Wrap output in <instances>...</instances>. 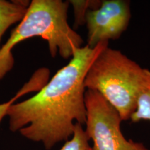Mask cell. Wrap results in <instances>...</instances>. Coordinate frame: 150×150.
I'll list each match as a JSON object with an SVG mask.
<instances>
[{
  "mask_svg": "<svg viewBox=\"0 0 150 150\" xmlns=\"http://www.w3.org/2000/svg\"><path fill=\"white\" fill-rule=\"evenodd\" d=\"M84 85L86 89L98 92L117 110L122 120H128L140 96L150 88V70L107 46L92 63Z\"/></svg>",
  "mask_w": 150,
  "mask_h": 150,
  "instance_id": "3957f363",
  "label": "cell"
},
{
  "mask_svg": "<svg viewBox=\"0 0 150 150\" xmlns=\"http://www.w3.org/2000/svg\"><path fill=\"white\" fill-rule=\"evenodd\" d=\"M89 140L82 125L76 123L71 139L67 140L59 150H92Z\"/></svg>",
  "mask_w": 150,
  "mask_h": 150,
  "instance_id": "ba28073f",
  "label": "cell"
},
{
  "mask_svg": "<svg viewBox=\"0 0 150 150\" xmlns=\"http://www.w3.org/2000/svg\"><path fill=\"white\" fill-rule=\"evenodd\" d=\"M30 4L29 1L0 0V44L7 29L23 19ZM0 45V49H1Z\"/></svg>",
  "mask_w": 150,
  "mask_h": 150,
  "instance_id": "8992f818",
  "label": "cell"
},
{
  "mask_svg": "<svg viewBox=\"0 0 150 150\" xmlns=\"http://www.w3.org/2000/svg\"><path fill=\"white\" fill-rule=\"evenodd\" d=\"M70 4L72 6L74 13V28L86 24V15L90 11L100 6L102 1L99 0H71Z\"/></svg>",
  "mask_w": 150,
  "mask_h": 150,
  "instance_id": "52a82bcc",
  "label": "cell"
},
{
  "mask_svg": "<svg viewBox=\"0 0 150 150\" xmlns=\"http://www.w3.org/2000/svg\"><path fill=\"white\" fill-rule=\"evenodd\" d=\"M85 131L92 150H148L141 142L127 140L121 131L120 115L98 92L86 89Z\"/></svg>",
  "mask_w": 150,
  "mask_h": 150,
  "instance_id": "277c9868",
  "label": "cell"
},
{
  "mask_svg": "<svg viewBox=\"0 0 150 150\" xmlns=\"http://www.w3.org/2000/svg\"><path fill=\"white\" fill-rule=\"evenodd\" d=\"M130 120L133 122L150 121V88L138 99L136 110L131 115Z\"/></svg>",
  "mask_w": 150,
  "mask_h": 150,
  "instance_id": "9c48e42d",
  "label": "cell"
},
{
  "mask_svg": "<svg viewBox=\"0 0 150 150\" xmlns=\"http://www.w3.org/2000/svg\"><path fill=\"white\" fill-rule=\"evenodd\" d=\"M131 16L129 1L103 0L99 8L86 15V45L94 48L102 42L120 38L129 27Z\"/></svg>",
  "mask_w": 150,
  "mask_h": 150,
  "instance_id": "5b68a950",
  "label": "cell"
},
{
  "mask_svg": "<svg viewBox=\"0 0 150 150\" xmlns=\"http://www.w3.org/2000/svg\"><path fill=\"white\" fill-rule=\"evenodd\" d=\"M107 46L108 42H104L94 48H79L36 95L11 105L6 115L10 131L41 142L47 150L68 140L75 124L86 122L84 81L92 63Z\"/></svg>",
  "mask_w": 150,
  "mask_h": 150,
  "instance_id": "6da1fadb",
  "label": "cell"
},
{
  "mask_svg": "<svg viewBox=\"0 0 150 150\" xmlns=\"http://www.w3.org/2000/svg\"><path fill=\"white\" fill-rule=\"evenodd\" d=\"M31 91H32V88H31L29 85H27V86H24L23 88H22L20 91L18 92L16 96L14 97L12 99H11L9 102L4 103V104H0V125H1V121H2V120L4 119V117L6 116L7 111L8 110L9 108L11 107V105L14 104L15 101H16L18 97H20V96H22V95H23L24 94L27 93L28 92Z\"/></svg>",
  "mask_w": 150,
  "mask_h": 150,
  "instance_id": "30bf717a",
  "label": "cell"
},
{
  "mask_svg": "<svg viewBox=\"0 0 150 150\" xmlns=\"http://www.w3.org/2000/svg\"><path fill=\"white\" fill-rule=\"evenodd\" d=\"M69 1L33 0L23 19L11 32L0 49V80L14 65L13 49L20 42L33 37H41L48 43L52 57L58 53L63 59H72L83 47V40L67 21Z\"/></svg>",
  "mask_w": 150,
  "mask_h": 150,
  "instance_id": "7a4b0ae2",
  "label": "cell"
}]
</instances>
